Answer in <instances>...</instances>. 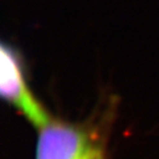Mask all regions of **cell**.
<instances>
[{
    "mask_svg": "<svg viewBox=\"0 0 159 159\" xmlns=\"http://www.w3.org/2000/svg\"><path fill=\"white\" fill-rule=\"evenodd\" d=\"M89 159H106L105 158V152H104V147L99 148L97 152H95L94 154L92 155V157Z\"/></svg>",
    "mask_w": 159,
    "mask_h": 159,
    "instance_id": "obj_3",
    "label": "cell"
},
{
    "mask_svg": "<svg viewBox=\"0 0 159 159\" xmlns=\"http://www.w3.org/2000/svg\"><path fill=\"white\" fill-rule=\"evenodd\" d=\"M102 147L89 125L51 118L39 128L35 159H89Z\"/></svg>",
    "mask_w": 159,
    "mask_h": 159,
    "instance_id": "obj_1",
    "label": "cell"
},
{
    "mask_svg": "<svg viewBox=\"0 0 159 159\" xmlns=\"http://www.w3.org/2000/svg\"><path fill=\"white\" fill-rule=\"evenodd\" d=\"M0 93L38 129L52 118L28 86L19 52L5 42L0 47Z\"/></svg>",
    "mask_w": 159,
    "mask_h": 159,
    "instance_id": "obj_2",
    "label": "cell"
}]
</instances>
